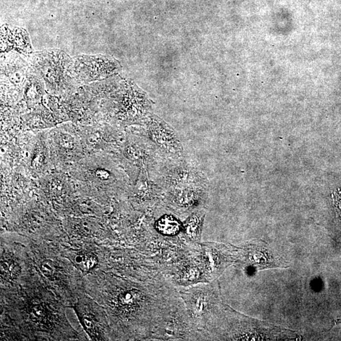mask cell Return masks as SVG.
<instances>
[{
  "mask_svg": "<svg viewBox=\"0 0 341 341\" xmlns=\"http://www.w3.org/2000/svg\"><path fill=\"white\" fill-rule=\"evenodd\" d=\"M7 34L6 35L2 34L1 35L7 37V42L10 43L8 45L7 51L11 49L15 48L21 52H31L32 49L30 44L29 39L26 31L20 28H15L11 30L9 28H3Z\"/></svg>",
  "mask_w": 341,
  "mask_h": 341,
  "instance_id": "obj_9",
  "label": "cell"
},
{
  "mask_svg": "<svg viewBox=\"0 0 341 341\" xmlns=\"http://www.w3.org/2000/svg\"><path fill=\"white\" fill-rule=\"evenodd\" d=\"M340 324H341V318H338V319L333 320V325H332L331 329H333V327L334 326H336V325Z\"/></svg>",
  "mask_w": 341,
  "mask_h": 341,
  "instance_id": "obj_16",
  "label": "cell"
},
{
  "mask_svg": "<svg viewBox=\"0 0 341 341\" xmlns=\"http://www.w3.org/2000/svg\"><path fill=\"white\" fill-rule=\"evenodd\" d=\"M210 288L209 286L198 287L183 293L184 299L190 313L194 320L201 325L204 324L203 323L207 321V316L211 311L214 303L212 294L213 291Z\"/></svg>",
  "mask_w": 341,
  "mask_h": 341,
  "instance_id": "obj_6",
  "label": "cell"
},
{
  "mask_svg": "<svg viewBox=\"0 0 341 341\" xmlns=\"http://www.w3.org/2000/svg\"><path fill=\"white\" fill-rule=\"evenodd\" d=\"M20 267L17 263L10 259H4L1 262V276L4 279L14 278L19 273Z\"/></svg>",
  "mask_w": 341,
  "mask_h": 341,
  "instance_id": "obj_13",
  "label": "cell"
},
{
  "mask_svg": "<svg viewBox=\"0 0 341 341\" xmlns=\"http://www.w3.org/2000/svg\"><path fill=\"white\" fill-rule=\"evenodd\" d=\"M79 134L88 154H101L108 147V129L104 125L83 126Z\"/></svg>",
  "mask_w": 341,
  "mask_h": 341,
  "instance_id": "obj_7",
  "label": "cell"
},
{
  "mask_svg": "<svg viewBox=\"0 0 341 341\" xmlns=\"http://www.w3.org/2000/svg\"><path fill=\"white\" fill-rule=\"evenodd\" d=\"M48 312L42 305H33L30 307L29 316L30 320L36 324L44 325L48 324Z\"/></svg>",
  "mask_w": 341,
  "mask_h": 341,
  "instance_id": "obj_12",
  "label": "cell"
},
{
  "mask_svg": "<svg viewBox=\"0 0 341 341\" xmlns=\"http://www.w3.org/2000/svg\"><path fill=\"white\" fill-rule=\"evenodd\" d=\"M72 179L62 172L46 174L37 179L39 193L50 201H70L75 192Z\"/></svg>",
  "mask_w": 341,
  "mask_h": 341,
  "instance_id": "obj_4",
  "label": "cell"
},
{
  "mask_svg": "<svg viewBox=\"0 0 341 341\" xmlns=\"http://www.w3.org/2000/svg\"><path fill=\"white\" fill-rule=\"evenodd\" d=\"M203 218V215L200 212V213L193 215L187 221L185 229L190 238L196 239L200 236Z\"/></svg>",
  "mask_w": 341,
  "mask_h": 341,
  "instance_id": "obj_11",
  "label": "cell"
},
{
  "mask_svg": "<svg viewBox=\"0 0 341 341\" xmlns=\"http://www.w3.org/2000/svg\"><path fill=\"white\" fill-rule=\"evenodd\" d=\"M156 226L159 231L166 235H174L178 233L181 228L179 221L173 217L170 216L161 218Z\"/></svg>",
  "mask_w": 341,
  "mask_h": 341,
  "instance_id": "obj_10",
  "label": "cell"
},
{
  "mask_svg": "<svg viewBox=\"0 0 341 341\" xmlns=\"http://www.w3.org/2000/svg\"><path fill=\"white\" fill-rule=\"evenodd\" d=\"M53 166L48 141V132L39 133L34 137L28 161V170L34 178L48 174Z\"/></svg>",
  "mask_w": 341,
  "mask_h": 341,
  "instance_id": "obj_5",
  "label": "cell"
},
{
  "mask_svg": "<svg viewBox=\"0 0 341 341\" xmlns=\"http://www.w3.org/2000/svg\"><path fill=\"white\" fill-rule=\"evenodd\" d=\"M41 270L44 275L50 280H53L56 274V267L52 260L43 261L41 265Z\"/></svg>",
  "mask_w": 341,
  "mask_h": 341,
  "instance_id": "obj_15",
  "label": "cell"
},
{
  "mask_svg": "<svg viewBox=\"0 0 341 341\" xmlns=\"http://www.w3.org/2000/svg\"><path fill=\"white\" fill-rule=\"evenodd\" d=\"M75 262L80 267L83 268L85 271L92 269L96 264V258L94 256L88 254L79 255L75 258Z\"/></svg>",
  "mask_w": 341,
  "mask_h": 341,
  "instance_id": "obj_14",
  "label": "cell"
},
{
  "mask_svg": "<svg viewBox=\"0 0 341 341\" xmlns=\"http://www.w3.org/2000/svg\"><path fill=\"white\" fill-rule=\"evenodd\" d=\"M30 62L32 72L42 80L51 94L67 97L76 90L77 83L70 73L72 59L65 52L51 50L35 53Z\"/></svg>",
  "mask_w": 341,
  "mask_h": 341,
  "instance_id": "obj_1",
  "label": "cell"
},
{
  "mask_svg": "<svg viewBox=\"0 0 341 341\" xmlns=\"http://www.w3.org/2000/svg\"><path fill=\"white\" fill-rule=\"evenodd\" d=\"M25 123L32 130H42L52 128L55 122L52 114L44 106H37L34 112L25 115Z\"/></svg>",
  "mask_w": 341,
  "mask_h": 341,
  "instance_id": "obj_8",
  "label": "cell"
},
{
  "mask_svg": "<svg viewBox=\"0 0 341 341\" xmlns=\"http://www.w3.org/2000/svg\"><path fill=\"white\" fill-rule=\"evenodd\" d=\"M119 67L114 59L101 56L77 57L72 60L70 73L77 84L105 78Z\"/></svg>",
  "mask_w": 341,
  "mask_h": 341,
  "instance_id": "obj_3",
  "label": "cell"
},
{
  "mask_svg": "<svg viewBox=\"0 0 341 341\" xmlns=\"http://www.w3.org/2000/svg\"><path fill=\"white\" fill-rule=\"evenodd\" d=\"M48 141L53 166L57 169L70 171L85 156L79 131L70 124H63L48 132Z\"/></svg>",
  "mask_w": 341,
  "mask_h": 341,
  "instance_id": "obj_2",
  "label": "cell"
}]
</instances>
